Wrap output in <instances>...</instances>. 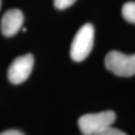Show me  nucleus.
Returning <instances> with one entry per match:
<instances>
[{"mask_svg":"<svg viewBox=\"0 0 135 135\" xmlns=\"http://www.w3.org/2000/svg\"><path fill=\"white\" fill-rule=\"evenodd\" d=\"M94 28L91 24H85L78 31L71 45L70 55L76 62L83 61L90 54L93 46Z\"/></svg>","mask_w":135,"mask_h":135,"instance_id":"nucleus-2","label":"nucleus"},{"mask_svg":"<svg viewBox=\"0 0 135 135\" xmlns=\"http://www.w3.org/2000/svg\"><path fill=\"white\" fill-rule=\"evenodd\" d=\"M122 15L126 21L135 24V2H127L123 5Z\"/></svg>","mask_w":135,"mask_h":135,"instance_id":"nucleus-6","label":"nucleus"},{"mask_svg":"<svg viewBox=\"0 0 135 135\" xmlns=\"http://www.w3.org/2000/svg\"><path fill=\"white\" fill-rule=\"evenodd\" d=\"M0 8H1V0H0Z\"/></svg>","mask_w":135,"mask_h":135,"instance_id":"nucleus-10","label":"nucleus"},{"mask_svg":"<svg viewBox=\"0 0 135 135\" xmlns=\"http://www.w3.org/2000/svg\"><path fill=\"white\" fill-rule=\"evenodd\" d=\"M105 65L108 71L119 77L135 75V54L126 55L118 51H112L105 59Z\"/></svg>","mask_w":135,"mask_h":135,"instance_id":"nucleus-3","label":"nucleus"},{"mask_svg":"<svg viewBox=\"0 0 135 135\" xmlns=\"http://www.w3.org/2000/svg\"><path fill=\"white\" fill-rule=\"evenodd\" d=\"M95 135H127L124 132L119 130V129H116L113 127V126H109L108 128L105 129L100 133H97Z\"/></svg>","mask_w":135,"mask_h":135,"instance_id":"nucleus-8","label":"nucleus"},{"mask_svg":"<svg viewBox=\"0 0 135 135\" xmlns=\"http://www.w3.org/2000/svg\"><path fill=\"white\" fill-rule=\"evenodd\" d=\"M0 135H24V133L18 130L11 129V130H7V131L3 132V133H0Z\"/></svg>","mask_w":135,"mask_h":135,"instance_id":"nucleus-9","label":"nucleus"},{"mask_svg":"<svg viewBox=\"0 0 135 135\" xmlns=\"http://www.w3.org/2000/svg\"><path fill=\"white\" fill-rule=\"evenodd\" d=\"M116 119L113 111H105L98 113L85 114L79 119L78 124L83 135H95L112 126Z\"/></svg>","mask_w":135,"mask_h":135,"instance_id":"nucleus-1","label":"nucleus"},{"mask_svg":"<svg viewBox=\"0 0 135 135\" xmlns=\"http://www.w3.org/2000/svg\"><path fill=\"white\" fill-rule=\"evenodd\" d=\"M75 2L76 0H54V5H55L57 9L64 10L71 6Z\"/></svg>","mask_w":135,"mask_h":135,"instance_id":"nucleus-7","label":"nucleus"},{"mask_svg":"<svg viewBox=\"0 0 135 135\" xmlns=\"http://www.w3.org/2000/svg\"><path fill=\"white\" fill-rule=\"evenodd\" d=\"M34 59L31 54H25L17 58L8 70V79L14 85L25 82L32 71Z\"/></svg>","mask_w":135,"mask_h":135,"instance_id":"nucleus-4","label":"nucleus"},{"mask_svg":"<svg viewBox=\"0 0 135 135\" xmlns=\"http://www.w3.org/2000/svg\"><path fill=\"white\" fill-rule=\"evenodd\" d=\"M24 23V15L18 9L8 11L3 16L1 21L2 33L6 37H11L18 32Z\"/></svg>","mask_w":135,"mask_h":135,"instance_id":"nucleus-5","label":"nucleus"}]
</instances>
